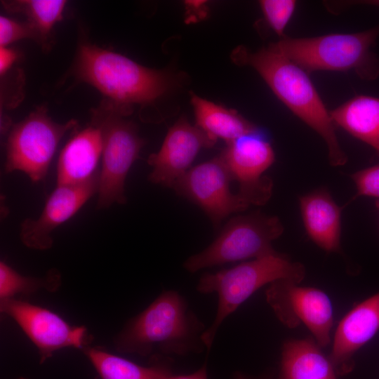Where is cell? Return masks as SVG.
<instances>
[{
	"mask_svg": "<svg viewBox=\"0 0 379 379\" xmlns=\"http://www.w3.org/2000/svg\"><path fill=\"white\" fill-rule=\"evenodd\" d=\"M94 368V379H166L173 373L169 357L155 354L142 366L108 352L104 347L88 345L82 350Z\"/></svg>",
	"mask_w": 379,
	"mask_h": 379,
	"instance_id": "cell-18",
	"label": "cell"
},
{
	"mask_svg": "<svg viewBox=\"0 0 379 379\" xmlns=\"http://www.w3.org/2000/svg\"><path fill=\"white\" fill-rule=\"evenodd\" d=\"M298 284L288 279L273 281L266 290V300L284 326L293 328L303 323L319 347H326L333 324L331 302L323 291Z\"/></svg>",
	"mask_w": 379,
	"mask_h": 379,
	"instance_id": "cell-10",
	"label": "cell"
},
{
	"mask_svg": "<svg viewBox=\"0 0 379 379\" xmlns=\"http://www.w3.org/2000/svg\"><path fill=\"white\" fill-rule=\"evenodd\" d=\"M299 206L310 239L328 253L340 251L341 208L324 189L302 195Z\"/></svg>",
	"mask_w": 379,
	"mask_h": 379,
	"instance_id": "cell-17",
	"label": "cell"
},
{
	"mask_svg": "<svg viewBox=\"0 0 379 379\" xmlns=\"http://www.w3.org/2000/svg\"><path fill=\"white\" fill-rule=\"evenodd\" d=\"M284 232L280 219L260 212L232 218L215 240L189 257L184 268L190 272L274 253L272 242Z\"/></svg>",
	"mask_w": 379,
	"mask_h": 379,
	"instance_id": "cell-7",
	"label": "cell"
},
{
	"mask_svg": "<svg viewBox=\"0 0 379 379\" xmlns=\"http://www.w3.org/2000/svg\"><path fill=\"white\" fill-rule=\"evenodd\" d=\"M331 119L379 152V98L357 95L330 111Z\"/></svg>",
	"mask_w": 379,
	"mask_h": 379,
	"instance_id": "cell-20",
	"label": "cell"
},
{
	"mask_svg": "<svg viewBox=\"0 0 379 379\" xmlns=\"http://www.w3.org/2000/svg\"><path fill=\"white\" fill-rule=\"evenodd\" d=\"M354 2H357L354 4L369 5L379 8V0L359 1ZM352 4H353V2Z\"/></svg>",
	"mask_w": 379,
	"mask_h": 379,
	"instance_id": "cell-30",
	"label": "cell"
},
{
	"mask_svg": "<svg viewBox=\"0 0 379 379\" xmlns=\"http://www.w3.org/2000/svg\"><path fill=\"white\" fill-rule=\"evenodd\" d=\"M352 179L357 187V197L379 198V164L353 173Z\"/></svg>",
	"mask_w": 379,
	"mask_h": 379,
	"instance_id": "cell-26",
	"label": "cell"
},
{
	"mask_svg": "<svg viewBox=\"0 0 379 379\" xmlns=\"http://www.w3.org/2000/svg\"><path fill=\"white\" fill-rule=\"evenodd\" d=\"M375 205H376L377 208H378V211H379V200L376 201Z\"/></svg>",
	"mask_w": 379,
	"mask_h": 379,
	"instance_id": "cell-31",
	"label": "cell"
},
{
	"mask_svg": "<svg viewBox=\"0 0 379 379\" xmlns=\"http://www.w3.org/2000/svg\"><path fill=\"white\" fill-rule=\"evenodd\" d=\"M62 283L58 270L52 268L42 277L24 276L4 261L0 262V300L29 295L40 290L57 291Z\"/></svg>",
	"mask_w": 379,
	"mask_h": 379,
	"instance_id": "cell-23",
	"label": "cell"
},
{
	"mask_svg": "<svg viewBox=\"0 0 379 379\" xmlns=\"http://www.w3.org/2000/svg\"><path fill=\"white\" fill-rule=\"evenodd\" d=\"M103 137L101 128L93 123L77 131L62 149L57 164V185L86 182L99 173Z\"/></svg>",
	"mask_w": 379,
	"mask_h": 379,
	"instance_id": "cell-16",
	"label": "cell"
},
{
	"mask_svg": "<svg viewBox=\"0 0 379 379\" xmlns=\"http://www.w3.org/2000/svg\"><path fill=\"white\" fill-rule=\"evenodd\" d=\"M166 379H208L206 363L193 373L186 375H175L171 373Z\"/></svg>",
	"mask_w": 379,
	"mask_h": 379,
	"instance_id": "cell-28",
	"label": "cell"
},
{
	"mask_svg": "<svg viewBox=\"0 0 379 379\" xmlns=\"http://www.w3.org/2000/svg\"><path fill=\"white\" fill-rule=\"evenodd\" d=\"M232 180L221 156L191 167L173 186L175 192L199 206L215 227L249 205L230 190Z\"/></svg>",
	"mask_w": 379,
	"mask_h": 379,
	"instance_id": "cell-12",
	"label": "cell"
},
{
	"mask_svg": "<svg viewBox=\"0 0 379 379\" xmlns=\"http://www.w3.org/2000/svg\"><path fill=\"white\" fill-rule=\"evenodd\" d=\"M221 156L239 184L237 194L249 206L265 204L272 194L273 182L264 173L275 160L267 135L256 127L227 144Z\"/></svg>",
	"mask_w": 379,
	"mask_h": 379,
	"instance_id": "cell-11",
	"label": "cell"
},
{
	"mask_svg": "<svg viewBox=\"0 0 379 379\" xmlns=\"http://www.w3.org/2000/svg\"><path fill=\"white\" fill-rule=\"evenodd\" d=\"M98 174L75 185H56L47 199L40 215L26 218L20 225V239L27 247L44 251L52 247V234L72 218L98 192Z\"/></svg>",
	"mask_w": 379,
	"mask_h": 379,
	"instance_id": "cell-14",
	"label": "cell"
},
{
	"mask_svg": "<svg viewBox=\"0 0 379 379\" xmlns=\"http://www.w3.org/2000/svg\"><path fill=\"white\" fill-rule=\"evenodd\" d=\"M196 126L214 141L223 140L227 144L256 128L236 110L204 99L192 93Z\"/></svg>",
	"mask_w": 379,
	"mask_h": 379,
	"instance_id": "cell-21",
	"label": "cell"
},
{
	"mask_svg": "<svg viewBox=\"0 0 379 379\" xmlns=\"http://www.w3.org/2000/svg\"><path fill=\"white\" fill-rule=\"evenodd\" d=\"M215 142L185 118H180L168 131L160 149L148 157L147 161L152 168L149 180L173 188L191 168L199 152Z\"/></svg>",
	"mask_w": 379,
	"mask_h": 379,
	"instance_id": "cell-13",
	"label": "cell"
},
{
	"mask_svg": "<svg viewBox=\"0 0 379 379\" xmlns=\"http://www.w3.org/2000/svg\"><path fill=\"white\" fill-rule=\"evenodd\" d=\"M131 109L105 99L93 110L91 122L101 128L103 137L97 192L99 209L126 202L125 181L145 145L135 124L126 119Z\"/></svg>",
	"mask_w": 379,
	"mask_h": 379,
	"instance_id": "cell-6",
	"label": "cell"
},
{
	"mask_svg": "<svg viewBox=\"0 0 379 379\" xmlns=\"http://www.w3.org/2000/svg\"><path fill=\"white\" fill-rule=\"evenodd\" d=\"M18 58V53L13 48L0 47V73L4 74Z\"/></svg>",
	"mask_w": 379,
	"mask_h": 379,
	"instance_id": "cell-27",
	"label": "cell"
},
{
	"mask_svg": "<svg viewBox=\"0 0 379 379\" xmlns=\"http://www.w3.org/2000/svg\"><path fill=\"white\" fill-rule=\"evenodd\" d=\"M2 5L8 12L24 14L27 22L34 31V40L42 47L48 48L53 27L62 18L66 1H4Z\"/></svg>",
	"mask_w": 379,
	"mask_h": 379,
	"instance_id": "cell-22",
	"label": "cell"
},
{
	"mask_svg": "<svg viewBox=\"0 0 379 379\" xmlns=\"http://www.w3.org/2000/svg\"><path fill=\"white\" fill-rule=\"evenodd\" d=\"M231 58L237 65L250 66L256 70L276 96L323 138L331 166L346 164L347 157L340 145L330 112L307 72L272 44L257 51L239 46L232 51Z\"/></svg>",
	"mask_w": 379,
	"mask_h": 379,
	"instance_id": "cell-1",
	"label": "cell"
},
{
	"mask_svg": "<svg viewBox=\"0 0 379 379\" xmlns=\"http://www.w3.org/2000/svg\"><path fill=\"white\" fill-rule=\"evenodd\" d=\"M305 276L302 264L277 251L230 268L203 274L197 284V291L218 295L215 316L202 335L207 352L224 321L260 288L279 279L300 284Z\"/></svg>",
	"mask_w": 379,
	"mask_h": 379,
	"instance_id": "cell-4",
	"label": "cell"
},
{
	"mask_svg": "<svg viewBox=\"0 0 379 379\" xmlns=\"http://www.w3.org/2000/svg\"><path fill=\"white\" fill-rule=\"evenodd\" d=\"M18 379H27V378H20Z\"/></svg>",
	"mask_w": 379,
	"mask_h": 379,
	"instance_id": "cell-32",
	"label": "cell"
},
{
	"mask_svg": "<svg viewBox=\"0 0 379 379\" xmlns=\"http://www.w3.org/2000/svg\"><path fill=\"white\" fill-rule=\"evenodd\" d=\"M261 11L268 25L281 39L284 38L285 29L296 7L294 0H262L259 1Z\"/></svg>",
	"mask_w": 379,
	"mask_h": 379,
	"instance_id": "cell-24",
	"label": "cell"
},
{
	"mask_svg": "<svg viewBox=\"0 0 379 379\" xmlns=\"http://www.w3.org/2000/svg\"><path fill=\"white\" fill-rule=\"evenodd\" d=\"M74 73L79 81L100 91L105 100L129 108L153 104L178 84L170 72L146 67L89 42L79 46Z\"/></svg>",
	"mask_w": 379,
	"mask_h": 379,
	"instance_id": "cell-3",
	"label": "cell"
},
{
	"mask_svg": "<svg viewBox=\"0 0 379 379\" xmlns=\"http://www.w3.org/2000/svg\"><path fill=\"white\" fill-rule=\"evenodd\" d=\"M379 25L355 33L314 37L285 36L272 45L306 72L354 71L363 79L379 76V58L372 51Z\"/></svg>",
	"mask_w": 379,
	"mask_h": 379,
	"instance_id": "cell-5",
	"label": "cell"
},
{
	"mask_svg": "<svg viewBox=\"0 0 379 379\" xmlns=\"http://www.w3.org/2000/svg\"><path fill=\"white\" fill-rule=\"evenodd\" d=\"M379 330V293L354 307L340 321L328 358L338 375L351 372L353 357Z\"/></svg>",
	"mask_w": 379,
	"mask_h": 379,
	"instance_id": "cell-15",
	"label": "cell"
},
{
	"mask_svg": "<svg viewBox=\"0 0 379 379\" xmlns=\"http://www.w3.org/2000/svg\"><path fill=\"white\" fill-rule=\"evenodd\" d=\"M77 128V121L58 124L44 106L38 107L11 129L4 172L21 171L34 182L43 180L60 141L67 131Z\"/></svg>",
	"mask_w": 379,
	"mask_h": 379,
	"instance_id": "cell-8",
	"label": "cell"
},
{
	"mask_svg": "<svg viewBox=\"0 0 379 379\" xmlns=\"http://www.w3.org/2000/svg\"><path fill=\"white\" fill-rule=\"evenodd\" d=\"M0 311L10 317L37 348L43 364L62 349L83 350L92 336L84 326H74L46 307L17 298L0 300Z\"/></svg>",
	"mask_w": 379,
	"mask_h": 379,
	"instance_id": "cell-9",
	"label": "cell"
},
{
	"mask_svg": "<svg viewBox=\"0 0 379 379\" xmlns=\"http://www.w3.org/2000/svg\"><path fill=\"white\" fill-rule=\"evenodd\" d=\"M204 324L178 291H165L114 337L117 352L140 356L186 355L205 347Z\"/></svg>",
	"mask_w": 379,
	"mask_h": 379,
	"instance_id": "cell-2",
	"label": "cell"
},
{
	"mask_svg": "<svg viewBox=\"0 0 379 379\" xmlns=\"http://www.w3.org/2000/svg\"><path fill=\"white\" fill-rule=\"evenodd\" d=\"M34 40V33L28 22H20L6 16L0 17V46L6 47L9 44L22 39Z\"/></svg>",
	"mask_w": 379,
	"mask_h": 379,
	"instance_id": "cell-25",
	"label": "cell"
},
{
	"mask_svg": "<svg viewBox=\"0 0 379 379\" xmlns=\"http://www.w3.org/2000/svg\"><path fill=\"white\" fill-rule=\"evenodd\" d=\"M233 379H273L271 376L268 375H262L258 376H253L243 373L241 372H237L233 376Z\"/></svg>",
	"mask_w": 379,
	"mask_h": 379,
	"instance_id": "cell-29",
	"label": "cell"
},
{
	"mask_svg": "<svg viewBox=\"0 0 379 379\" xmlns=\"http://www.w3.org/2000/svg\"><path fill=\"white\" fill-rule=\"evenodd\" d=\"M337 375L314 338L290 339L284 343L277 379H338Z\"/></svg>",
	"mask_w": 379,
	"mask_h": 379,
	"instance_id": "cell-19",
	"label": "cell"
}]
</instances>
